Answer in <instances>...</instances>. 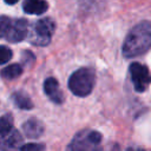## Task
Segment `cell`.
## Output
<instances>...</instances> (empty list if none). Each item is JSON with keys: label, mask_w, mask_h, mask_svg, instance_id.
I'll use <instances>...</instances> for the list:
<instances>
[{"label": "cell", "mask_w": 151, "mask_h": 151, "mask_svg": "<svg viewBox=\"0 0 151 151\" xmlns=\"http://www.w3.org/2000/svg\"><path fill=\"white\" fill-rule=\"evenodd\" d=\"M151 47V24L142 21L136 25L125 38L123 54L126 58H134L145 53Z\"/></svg>", "instance_id": "cell-1"}, {"label": "cell", "mask_w": 151, "mask_h": 151, "mask_svg": "<svg viewBox=\"0 0 151 151\" xmlns=\"http://www.w3.org/2000/svg\"><path fill=\"white\" fill-rule=\"evenodd\" d=\"M130 73L136 91L143 92L149 87L151 83V74L146 66L139 63H133L130 65Z\"/></svg>", "instance_id": "cell-5"}, {"label": "cell", "mask_w": 151, "mask_h": 151, "mask_svg": "<svg viewBox=\"0 0 151 151\" xmlns=\"http://www.w3.org/2000/svg\"><path fill=\"white\" fill-rule=\"evenodd\" d=\"M54 32V22L50 18H42L38 20L34 26L28 27L27 39L31 44L37 46H45L51 41Z\"/></svg>", "instance_id": "cell-4"}, {"label": "cell", "mask_w": 151, "mask_h": 151, "mask_svg": "<svg viewBox=\"0 0 151 151\" xmlns=\"http://www.w3.org/2000/svg\"><path fill=\"white\" fill-rule=\"evenodd\" d=\"M20 151H45V146H44L42 144L28 143V144H24V145H21Z\"/></svg>", "instance_id": "cell-16"}, {"label": "cell", "mask_w": 151, "mask_h": 151, "mask_svg": "<svg viewBox=\"0 0 151 151\" xmlns=\"http://www.w3.org/2000/svg\"><path fill=\"white\" fill-rule=\"evenodd\" d=\"M5 1H6V2L8 4V5H13V4H15V2H18L19 0H5Z\"/></svg>", "instance_id": "cell-17"}, {"label": "cell", "mask_w": 151, "mask_h": 151, "mask_svg": "<svg viewBox=\"0 0 151 151\" xmlns=\"http://www.w3.org/2000/svg\"><path fill=\"white\" fill-rule=\"evenodd\" d=\"M96 76L91 68L81 67L73 72L68 79V88L78 97H86L92 92Z\"/></svg>", "instance_id": "cell-2"}, {"label": "cell", "mask_w": 151, "mask_h": 151, "mask_svg": "<svg viewBox=\"0 0 151 151\" xmlns=\"http://www.w3.org/2000/svg\"><path fill=\"white\" fill-rule=\"evenodd\" d=\"M22 145V137L20 132L12 129L8 132L0 133V150L1 151H17Z\"/></svg>", "instance_id": "cell-6"}, {"label": "cell", "mask_w": 151, "mask_h": 151, "mask_svg": "<svg viewBox=\"0 0 151 151\" xmlns=\"http://www.w3.org/2000/svg\"><path fill=\"white\" fill-rule=\"evenodd\" d=\"M12 58V51L6 46H0V65L6 64Z\"/></svg>", "instance_id": "cell-15"}, {"label": "cell", "mask_w": 151, "mask_h": 151, "mask_svg": "<svg viewBox=\"0 0 151 151\" xmlns=\"http://www.w3.org/2000/svg\"><path fill=\"white\" fill-rule=\"evenodd\" d=\"M22 130L26 137L28 138H39L44 132V125L35 118L26 120L22 125Z\"/></svg>", "instance_id": "cell-9"}, {"label": "cell", "mask_w": 151, "mask_h": 151, "mask_svg": "<svg viewBox=\"0 0 151 151\" xmlns=\"http://www.w3.org/2000/svg\"><path fill=\"white\" fill-rule=\"evenodd\" d=\"M21 73H22V67H21L19 64H12V65L5 67V68L1 71L0 76H1L2 78H5V79L11 80V79L18 78Z\"/></svg>", "instance_id": "cell-12"}, {"label": "cell", "mask_w": 151, "mask_h": 151, "mask_svg": "<svg viewBox=\"0 0 151 151\" xmlns=\"http://www.w3.org/2000/svg\"><path fill=\"white\" fill-rule=\"evenodd\" d=\"M100 142L101 134L99 132L84 130L73 138L66 151H103Z\"/></svg>", "instance_id": "cell-3"}, {"label": "cell", "mask_w": 151, "mask_h": 151, "mask_svg": "<svg viewBox=\"0 0 151 151\" xmlns=\"http://www.w3.org/2000/svg\"><path fill=\"white\" fill-rule=\"evenodd\" d=\"M13 129V119L11 114H5L0 117V133L8 132Z\"/></svg>", "instance_id": "cell-13"}, {"label": "cell", "mask_w": 151, "mask_h": 151, "mask_svg": "<svg viewBox=\"0 0 151 151\" xmlns=\"http://www.w3.org/2000/svg\"><path fill=\"white\" fill-rule=\"evenodd\" d=\"M12 20L8 17H0V39L1 38H6L8 29L11 27Z\"/></svg>", "instance_id": "cell-14"}, {"label": "cell", "mask_w": 151, "mask_h": 151, "mask_svg": "<svg viewBox=\"0 0 151 151\" xmlns=\"http://www.w3.org/2000/svg\"><path fill=\"white\" fill-rule=\"evenodd\" d=\"M13 100L15 105L21 110H31L33 107V103L31 101L29 97L24 92H17L13 96Z\"/></svg>", "instance_id": "cell-11"}, {"label": "cell", "mask_w": 151, "mask_h": 151, "mask_svg": "<svg viewBox=\"0 0 151 151\" xmlns=\"http://www.w3.org/2000/svg\"><path fill=\"white\" fill-rule=\"evenodd\" d=\"M44 91L46 96L55 104H61L64 100L63 92L59 88V84L54 78H47L44 83Z\"/></svg>", "instance_id": "cell-8"}, {"label": "cell", "mask_w": 151, "mask_h": 151, "mask_svg": "<svg viewBox=\"0 0 151 151\" xmlns=\"http://www.w3.org/2000/svg\"><path fill=\"white\" fill-rule=\"evenodd\" d=\"M126 151H144L143 149H136V147H130V149H127Z\"/></svg>", "instance_id": "cell-18"}, {"label": "cell", "mask_w": 151, "mask_h": 151, "mask_svg": "<svg viewBox=\"0 0 151 151\" xmlns=\"http://www.w3.org/2000/svg\"><path fill=\"white\" fill-rule=\"evenodd\" d=\"M22 8L28 14H42L47 11L48 5L45 0H25Z\"/></svg>", "instance_id": "cell-10"}, {"label": "cell", "mask_w": 151, "mask_h": 151, "mask_svg": "<svg viewBox=\"0 0 151 151\" xmlns=\"http://www.w3.org/2000/svg\"><path fill=\"white\" fill-rule=\"evenodd\" d=\"M28 33V24L25 19H17L12 21L6 39L11 42H19L27 37Z\"/></svg>", "instance_id": "cell-7"}]
</instances>
